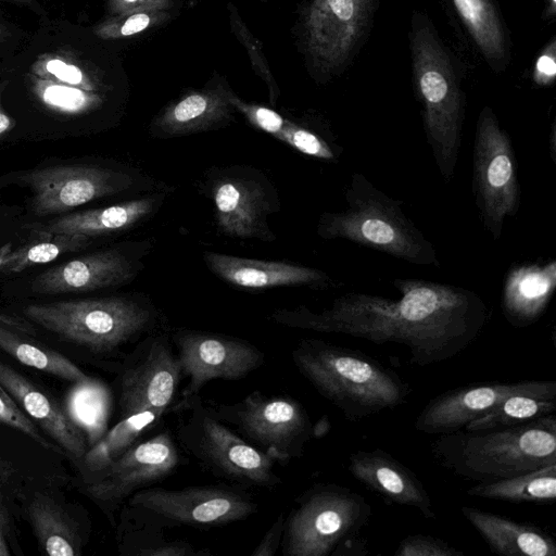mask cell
Returning <instances> with one entry per match:
<instances>
[{
    "label": "cell",
    "mask_w": 556,
    "mask_h": 556,
    "mask_svg": "<svg viewBox=\"0 0 556 556\" xmlns=\"http://www.w3.org/2000/svg\"><path fill=\"white\" fill-rule=\"evenodd\" d=\"M392 285L401 298L348 292L320 312L299 306L271 317L292 328L402 344L420 367L459 355L488 323L486 304L471 290L422 279H394Z\"/></svg>",
    "instance_id": "6da1fadb"
},
{
    "label": "cell",
    "mask_w": 556,
    "mask_h": 556,
    "mask_svg": "<svg viewBox=\"0 0 556 556\" xmlns=\"http://www.w3.org/2000/svg\"><path fill=\"white\" fill-rule=\"evenodd\" d=\"M291 357L316 391L353 422L404 404L410 393L397 372L358 350L303 339Z\"/></svg>",
    "instance_id": "7a4b0ae2"
},
{
    "label": "cell",
    "mask_w": 556,
    "mask_h": 556,
    "mask_svg": "<svg viewBox=\"0 0 556 556\" xmlns=\"http://www.w3.org/2000/svg\"><path fill=\"white\" fill-rule=\"evenodd\" d=\"M430 450L437 463L462 479L482 483L515 477L556 464V417L439 434Z\"/></svg>",
    "instance_id": "3957f363"
},
{
    "label": "cell",
    "mask_w": 556,
    "mask_h": 556,
    "mask_svg": "<svg viewBox=\"0 0 556 556\" xmlns=\"http://www.w3.org/2000/svg\"><path fill=\"white\" fill-rule=\"evenodd\" d=\"M344 199V210L321 214L319 237L348 240L413 265L440 267L434 245L405 215L402 202L363 174H352Z\"/></svg>",
    "instance_id": "277c9868"
},
{
    "label": "cell",
    "mask_w": 556,
    "mask_h": 556,
    "mask_svg": "<svg viewBox=\"0 0 556 556\" xmlns=\"http://www.w3.org/2000/svg\"><path fill=\"white\" fill-rule=\"evenodd\" d=\"M169 412L177 415L180 447L211 475L243 486L273 489L282 482L277 462L220 420L199 394L177 401Z\"/></svg>",
    "instance_id": "5b68a950"
},
{
    "label": "cell",
    "mask_w": 556,
    "mask_h": 556,
    "mask_svg": "<svg viewBox=\"0 0 556 556\" xmlns=\"http://www.w3.org/2000/svg\"><path fill=\"white\" fill-rule=\"evenodd\" d=\"M412 55L426 139L443 181L450 182L462 146L464 96L447 54L427 25L414 27Z\"/></svg>",
    "instance_id": "8992f818"
},
{
    "label": "cell",
    "mask_w": 556,
    "mask_h": 556,
    "mask_svg": "<svg viewBox=\"0 0 556 556\" xmlns=\"http://www.w3.org/2000/svg\"><path fill=\"white\" fill-rule=\"evenodd\" d=\"M25 315L60 337L96 353H112L154 331L157 315L141 300L127 296L31 304Z\"/></svg>",
    "instance_id": "52a82bcc"
},
{
    "label": "cell",
    "mask_w": 556,
    "mask_h": 556,
    "mask_svg": "<svg viewBox=\"0 0 556 556\" xmlns=\"http://www.w3.org/2000/svg\"><path fill=\"white\" fill-rule=\"evenodd\" d=\"M286 519L283 552L288 556H327L358 538L372 515L367 500L334 483H318L298 500Z\"/></svg>",
    "instance_id": "ba28073f"
},
{
    "label": "cell",
    "mask_w": 556,
    "mask_h": 556,
    "mask_svg": "<svg viewBox=\"0 0 556 556\" xmlns=\"http://www.w3.org/2000/svg\"><path fill=\"white\" fill-rule=\"evenodd\" d=\"M137 526L155 529L179 526L216 527L244 520L257 504L250 494L217 485L178 490L144 488L128 497Z\"/></svg>",
    "instance_id": "9c48e42d"
},
{
    "label": "cell",
    "mask_w": 556,
    "mask_h": 556,
    "mask_svg": "<svg viewBox=\"0 0 556 556\" xmlns=\"http://www.w3.org/2000/svg\"><path fill=\"white\" fill-rule=\"evenodd\" d=\"M511 139L494 112L484 106L479 114L472 153V190L484 228L501 238L507 217L520 206V187Z\"/></svg>",
    "instance_id": "30bf717a"
},
{
    "label": "cell",
    "mask_w": 556,
    "mask_h": 556,
    "mask_svg": "<svg viewBox=\"0 0 556 556\" xmlns=\"http://www.w3.org/2000/svg\"><path fill=\"white\" fill-rule=\"evenodd\" d=\"M207 404L220 420L281 465L301 457L313 438L305 408L289 396L254 391L233 404Z\"/></svg>",
    "instance_id": "8fae6325"
},
{
    "label": "cell",
    "mask_w": 556,
    "mask_h": 556,
    "mask_svg": "<svg viewBox=\"0 0 556 556\" xmlns=\"http://www.w3.org/2000/svg\"><path fill=\"white\" fill-rule=\"evenodd\" d=\"M181 366L165 332L140 340L119 371V417L148 415L161 422L176 399Z\"/></svg>",
    "instance_id": "7c38bea8"
},
{
    "label": "cell",
    "mask_w": 556,
    "mask_h": 556,
    "mask_svg": "<svg viewBox=\"0 0 556 556\" xmlns=\"http://www.w3.org/2000/svg\"><path fill=\"white\" fill-rule=\"evenodd\" d=\"M169 338L177 350L182 376L189 377L177 401L198 395L212 379H241L265 359L263 352L250 342L225 334L179 329Z\"/></svg>",
    "instance_id": "4fadbf2b"
},
{
    "label": "cell",
    "mask_w": 556,
    "mask_h": 556,
    "mask_svg": "<svg viewBox=\"0 0 556 556\" xmlns=\"http://www.w3.org/2000/svg\"><path fill=\"white\" fill-rule=\"evenodd\" d=\"M218 229L239 239L274 241L268 215L278 205L273 186L256 170L231 167L211 180Z\"/></svg>",
    "instance_id": "5bb4252c"
},
{
    "label": "cell",
    "mask_w": 556,
    "mask_h": 556,
    "mask_svg": "<svg viewBox=\"0 0 556 556\" xmlns=\"http://www.w3.org/2000/svg\"><path fill=\"white\" fill-rule=\"evenodd\" d=\"M21 180L33 191L37 216L65 213L96 199L131 188L132 175L96 165H58L30 170Z\"/></svg>",
    "instance_id": "9a60e30c"
},
{
    "label": "cell",
    "mask_w": 556,
    "mask_h": 556,
    "mask_svg": "<svg viewBox=\"0 0 556 556\" xmlns=\"http://www.w3.org/2000/svg\"><path fill=\"white\" fill-rule=\"evenodd\" d=\"M516 394L556 400L555 381L523 380L459 387L429 401L416 416L414 428L426 434H444L464 429Z\"/></svg>",
    "instance_id": "2e32d148"
},
{
    "label": "cell",
    "mask_w": 556,
    "mask_h": 556,
    "mask_svg": "<svg viewBox=\"0 0 556 556\" xmlns=\"http://www.w3.org/2000/svg\"><path fill=\"white\" fill-rule=\"evenodd\" d=\"M182 457L167 429L131 445L108 466L96 472L89 494L103 503L117 504L135 492L172 475Z\"/></svg>",
    "instance_id": "e0dca14e"
},
{
    "label": "cell",
    "mask_w": 556,
    "mask_h": 556,
    "mask_svg": "<svg viewBox=\"0 0 556 556\" xmlns=\"http://www.w3.org/2000/svg\"><path fill=\"white\" fill-rule=\"evenodd\" d=\"M371 0H314L306 17V42L324 71L342 65L364 30Z\"/></svg>",
    "instance_id": "ac0fdd59"
},
{
    "label": "cell",
    "mask_w": 556,
    "mask_h": 556,
    "mask_svg": "<svg viewBox=\"0 0 556 556\" xmlns=\"http://www.w3.org/2000/svg\"><path fill=\"white\" fill-rule=\"evenodd\" d=\"M348 470L388 504L413 507L428 519L437 518L421 480L388 452L381 448L355 451L349 456Z\"/></svg>",
    "instance_id": "d6986e66"
},
{
    "label": "cell",
    "mask_w": 556,
    "mask_h": 556,
    "mask_svg": "<svg viewBox=\"0 0 556 556\" xmlns=\"http://www.w3.org/2000/svg\"><path fill=\"white\" fill-rule=\"evenodd\" d=\"M119 249H110L71 260L41 273L33 282L39 293L89 292L130 281L141 268Z\"/></svg>",
    "instance_id": "ffe728a7"
},
{
    "label": "cell",
    "mask_w": 556,
    "mask_h": 556,
    "mask_svg": "<svg viewBox=\"0 0 556 556\" xmlns=\"http://www.w3.org/2000/svg\"><path fill=\"white\" fill-rule=\"evenodd\" d=\"M207 267L224 281L244 289L308 286L329 288L336 281L327 273L294 263L263 261L205 252Z\"/></svg>",
    "instance_id": "44dd1931"
},
{
    "label": "cell",
    "mask_w": 556,
    "mask_h": 556,
    "mask_svg": "<svg viewBox=\"0 0 556 556\" xmlns=\"http://www.w3.org/2000/svg\"><path fill=\"white\" fill-rule=\"evenodd\" d=\"M555 289V260L511 266L503 282L504 317L516 328L534 324L546 311Z\"/></svg>",
    "instance_id": "7402d4cb"
},
{
    "label": "cell",
    "mask_w": 556,
    "mask_h": 556,
    "mask_svg": "<svg viewBox=\"0 0 556 556\" xmlns=\"http://www.w3.org/2000/svg\"><path fill=\"white\" fill-rule=\"evenodd\" d=\"M0 384L66 452L76 458L86 454L88 443L84 433L62 408L31 381L2 362Z\"/></svg>",
    "instance_id": "603a6c76"
},
{
    "label": "cell",
    "mask_w": 556,
    "mask_h": 556,
    "mask_svg": "<svg viewBox=\"0 0 556 556\" xmlns=\"http://www.w3.org/2000/svg\"><path fill=\"white\" fill-rule=\"evenodd\" d=\"M462 515L492 553L502 556H556V542L541 528L469 506Z\"/></svg>",
    "instance_id": "cb8c5ba5"
},
{
    "label": "cell",
    "mask_w": 556,
    "mask_h": 556,
    "mask_svg": "<svg viewBox=\"0 0 556 556\" xmlns=\"http://www.w3.org/2000/svg\"><path fill=\"white\" fill-rule=\"evenodd\" d=\"M155 193L115 205L75 212L36 228L39 235H81L94 237L127 230L150 217L162 204Z\"/></svg>",
    "instance_id": "d4e9b609"
},
{
    "label": "cell",
    "mask_w": 556,
    "mask_h": 556,
    "mask_svg": "<svg viewBox=\"0 0 556 556\" xmlns=\"http://www.w3.org/2000/svg\"><path fill=\"white\" fill-rule=\"evenodd\" d=\"M230 105L229 98L216 91L190 93L156 118L152 132L175 137L213 129L231 117Z\"/></svg>",
    "instance_id": "484cf974"
},
{
    "label": "cell",
    "mask_w": 556,
    "mask_h": 556,
    "mask_svg": "<svg viewBox=\"0 0 556 556\" xmlns=\"http://www.w3.org/2000/svg\"><path fill=\"white\" fill-rule=\"evenodd\" d=\"M467 494L510 503H552L556 498V464L506 479L478 483L469 488Z\"/></svg>",
    "instance_id": "4316f807"
},
{
    "label": "cell",
    "mask_w": 556,
    "mask_h": 556,
    "mask_svg": "<svg viewBox=\"0 0 556 556\" xmlns=\"http://www.w3.org/2000/svg\"><path fill=\"white\" fill-rule=\"evenodd\" d=\"M454 5L484 58L501 61L506 52L505 35L491 0H453Z\"/></svg>",
    "instance_id": "83f0119b"
},
{
    "label": "cell",
    "mask_w": 556,
    "mask_h": 556,
    "mask_svg": "<svg viewBox=\"0 0 556 556\" xmlns=\"http://www.w3.org/2000/svg\"><path fill=\"white\" fill-rule=\"evenodd\" d=\"M0 349L22 364L58 376L71 382H78L88 376L64 355L29 342L0 326Z\"/></svg>",
    "instance_id": "f1b7e54d"
},
{
    "label": "cell",
    "mask_w": 556,
    "mask_h": 556,
    "mask_svg": "<svg viewBox=\"0 0 556 556\" xmlns=\"http://www.w3.org/2000/svg\"><path fill=\"white\" fill-rule=\"evenodd\" d=\"M159 424L156 419L148 415L119 419L84 455L87 469L92 472L100 471L131 445L139 442L143 434L153 430Z\"/></svg>",
    "instance_id": "f546056e"
},
{
    "label": "cell",
    "mask_w": 556,
    "mask_h": 556,
    "mask_svg": "<svg viewBox=\"0 0 556 556\" xmlns=\"http://www.w3.org/2000/svg\"><path fill=\"white\" fill-rule=\"evenodd\" d=\"M66 415L84 433L88 445L92 446L103 434L104 390L102 386L88 377L75 382L67 393Z\"/></svg>",
    "instance_id": "4dcf8cb0"
},
{
    "label": "cell",
    "mask_w": 556,
    "mask_h": 556,
    "mask_svg": "<svg viewBox=\"0 0 556 556\" xmlns=\"http://www.w3.org/2000/svg\"><path fill=\"white\" fill-rule=\"evenodd\" d=\"M29 516L47 554L74 556L79 553L77 535L56 506L45 498H37L29 506Z\"/></svg>",
    "instance_id": "1f68e13d"
},
{
    "label": "cell",
    "mask_w": 556,
    "mask_h": 556,
    "mask_svg": "<svg viewBox=\"0 0 556 556\" xmlns=\"http://www.w3.org/2000/svg\"><path fill=\"white\" fill-rule=\"evenodd\" d=\"M555 400L516 394L507 397L488 414L470 421L464 430L482 431L509 428L554 414Z\"/></svg>",
    "instance_id": "d6a6232c"
},
{
    "label": "cell",
    "mask_w": 556,
    "mask_h": 556,
    "mask_svg": "<svg viewBox=\"0 0 556 556\" xmlns=\"http://www.w3.org/2000/svg\"><path fill=\"white\" fill-rule=\"evenodd\" d=\"M42 237L12 252L0 268L3 273H20L31 266L49 263L62 254L76 252L90 243L81 235H41Z\"/></svg>",
    "instance_id": "836d02e7"
},
{
    "label": "cell",
    "mask_w": 556,
    "mask_h": 556,
    "mask_svg": "<svg viewBox=\"0 0 556 556\" xmlns=\"http://www.w3.org/2000/svg\"><path fill=\"white\" fill-rule=\"evenodd\" d=\"M125 553L136 556H197L210 554L197 551L185 540H166L163 529L136 526L127 535Z\"/></svg>",
    "instance_id": "e575fe53"
},
{
    "label": "cell",
    "mask_w": 556,
    "mask_h": 556,
    "mask_svg": "<svg viewBox=\"0 0 556 556\" xmlns=\"http://www.w3.org/2000/svg\"><path fill=\"white\" fill-rule=\"evenodd\" d=\"M35 92L48 108L67 114H79L94 108L99 98L85 89L54 81H38Z\"/></svg>",
    "instance_id": "d590c367"
},
{
    "label": "cell",
    "mask_w": 556,
    "mask_h": 556,
    "mask_svg": "<svg viewBox=\"0 0 556 556\" xmlns=\"http://www.w3.org/2000/svg\"><path fill=\"white\" fill-rule=\"evenodd\" d=\"M278 140L303 154L328 162H337L343 152V148L334 139H326L318 132L288 119Z\"/></svg>",
    "instance_id": "8d00e7d4"
},
{
    "label": "cell",
    "mask_w": 556,
    "mask_h": 556,
    "mask_svg": "<svg viewBox=\"0 0 556 556\" xmlns=\"http://www.w3.org/2000/svg\"><path fill=\"white\" fill-rule=\"evenodd\" d=\"M395 556H464L465 553L444 540L428 534H410L404 538Z\"/></svg>",
    "instance_id": "74e56055"
},
{
    "label": "cell",
    "mask_w": 556,
    "mask_h": 556,
    "mask_svg": "<svg viewBox=\"0 0 556 556\" xmlns=\"http://www.w3.org/2000/svg\"><path fill=\"white\" fill-rule=\"evenodd\" d=\"M0 422L5 424L48 446L34 422L21 410L20 405L0 384Z\"/></svg>",
    "instance_id": "f35d334b"
},
{
    "label": "cell",
    "mask_w": 556,
    "mask_h": 556,
    "mask_svg": "<svg viewBox=\"0 0 556 556\" xmlns=\"http://www.w3.org/2000/svg\"><path fill=\"white\" fill-rule=\"evenodd\" d=\"M229 101L245 115L253 126L278 139L287 119L267 108L248 105L230 98Z\"/></svg>",
    "instance_id": "ab89813d"
},
{
    "label": "cell",
    "mask_w": 556,
    "mask_h": 556,
    "mask_svg": "<svg viewBox=\"0 0 556 556\" xmlns=\"http://www.w3.org/2000/svg\"><path fill=\"white\" fill-rule=\"evenodd\" d=\"M41 68L47 73L43 74L45 77H56V81L54 83L79 87L83 89H87L89 87L85 80L81 70L68 61H64L60 58H50L45 61Z\"/></svg>",
    "instance_id": "60d3db41"
},
{
    "label": "cell",
    "mask_w": 556,
    "mask_h": 556,
    "mask_svg": "<svg viewBox=\"0 0 556 556\" xmlns=\"http://www.w3.org/2000/svg\"><path fill=\"white\" fill-rule=\"evenodd\" d=\"M150 24V16L144 13H136L124 22H108L97 28V34L103 38L116 36H131L146 29Z\"/></svg>",
    "instance_id": "b9f144b4"
},
{
    "label": "cell",
    "mask_w": 556,
    "mask_h": 556,
    "mask_svg": "<svg viewBox=\"0 0 556 556\" xmlns=\"http://www.w3.org/2000/svg\"><path fill=\"white\" fill-rule=\"evenodd\" d=\"M556 76V41H552L545 47L536 59L533 70V80L539 86H549Z\"/></svg>",
    "instance_id": "7bdbcfd3"
},
{
    "label": "cell",
    "mask_w": 556,
    "mask_h": 556,
    "mask_svg": "<svg viewBox=\"0 0 556 556\" xmlns=\"http://www.w3.org/2000/svg\"><path fill=\"white\" fill-rule=\"evenodd\" d=\"M286 519L285 513L281 511L260 544L252 552V556H273L276 554L283 539Z\"/></svg>",
    "instance_id": "ee69618b"
},
{
    "label": "cell",
    "mask_w": 556,
    "mask_h": 556,
    "mask_svg": "<svg viewBox=\"0 0 556 556\" xmlns=\"http://www.w3.org/2000/svg\"><path fill=\"white\" fill-rule=\"evenodd\" d=\"M331 429V424L327 415H324L312 427L313 438L320 439L325 437Z\"/></svg>",
    "instance_id": "f6af8a7d"
},
{
    "label": "cell",
    "mask_w": 556,
    "mask_h": 556,
    "mask_svg": "<svg viewBox=\"0 0 556 556\" xmlns=\"http://www.w3.org/2000/svg\"><path fill=\"white\" fill-rule=\"evenodd\" d=\"M5 518L3 506L0 497V556H8L10 554L9 546L5 539Z\"/></svg>",
    "instance_id": "bcb514c9"
},
{
    "label": "cell",
    "mask_w": 556,
    "mask_h": 556,
    "mask_svg": "<svg viewBox=\"0 0 556 556\" xmlns=\"http://www.w3.org/2000/svg\"><path fill=\"white\" fill-rule=\"evenodd\" d=\"M14 127V121L3 111L1 106L0 88V138Z\"/></svg>",
    "instance_id": "7dc6e473"
},
{
    "label": "cell",
    "mask_w": 556,
    "mask_h": 556,
    "mask_svg": "<svg viewBox=\"0 0 556 556\" xmlns=\"http://www.w3.org/2000/svg\"><path fill=\"white\" fill-rule=\"evenodd\" d=\"M147 0H112V8L114 11H123L134 4L142 3Z\"/></svg>",
    "instance_id": "c3c4849f"
},
{
    "label": "cell",
    "mask_w": 556,
    "mask_h": 556,
    "mask_svg": "<svg viewBox=\"0 0 556 556\" xmlns=\"http://www.w3.org/2000/svg\"><path fill=\"white\" fill-rule=\"evenodd\" d=\"M12 252V244L11 243H7L4 244L3 247L0 248V268L2 267V265L4 264L7 257L9 256V254Z\"/></svg>",
    "instance_id": "681fc988"
},
{
    "label": "cell",
    "mask_w": 556,
    "mask_h": 556,
    "mask_svg": "<svg viewBox=\"0 0 556 556\" xmlns=\"http://www.w3.org/2000/svg\"><path fill=\"white\" fill-rule=\"evenodd\" d=\"M556 11V0H547V15L554 16Z\"/></svg>",
    "instance_id": "f907efd6"
},
{
    "label": "cell",
    "mask_w": 556,
    "mask_h": 556,
    "mask_svg": "<svg viewBox=\"0 0 556 556\" xmlns=\"http://www.w3.org/2000/svg\"><path fill=\"white\" fill-rule=\"evenodd\" d=\"M5 36V30L3 28V26L0 24V40H2Z\"/></svg>",
    "instance_id": "816d5d0a"
},
{
    "label": "cell",
    "mask_w": 556,
    "mask_h": 556,
    "mask_svg": "<svg viewBox=\"0 0 556 556\" xmlns=\"http://www.w3.org/2000/svg\"><path fill=\"white\" fill-rule=\"evenodd\" d=\"M12 1H15V2H20V3H30L31 0H12Z\"/></svg>",
    "instance_id": "f5cc1de1"
}]
</instances>
